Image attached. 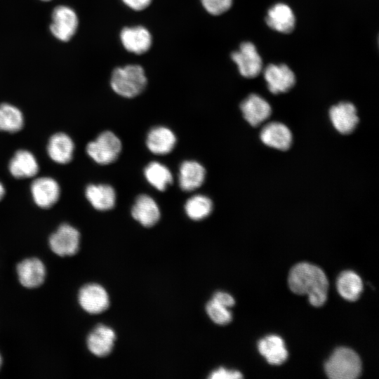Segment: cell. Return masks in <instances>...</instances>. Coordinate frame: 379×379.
<instances>
[{"mask_svg":"<svg viewBox=\"0 0 379 379\" xmlns=\"http://www.w3.org/2000/svg\"><path fill=\"white\" fill-rule=\"evenodd\" d=\"M288 281L293 293L307 295L313 306L320 307L326 302L328 282L319 267L307 262L298 263L291 270Z\"/></svg>","mask_w":379,"mask_h":379,"instance_id":"cell-1","label":"cell"},{"mask_svg":"<svg viewBox=\"0 0 379 379\" xmlns=\"http://www.w3.org/2000/svg\"><path fill=\"white\" fill-rule=\"evenodd\" d=\"M47 243L51 251L60 258L76 255L81 247L80 230L68 221L60 222L48 234Z\"/></svg>","mask_w":379,"mask_h":379,"instance_id":"cell-2","label":"cell"},{"mask_svg":"<svg viewBox=\"0 0 379 379\" xmlns=\"http://www.w3.org/2000/svg\"><path fill=\"white\" fill-rule=\"evenodd\" d=\"M110 84L118 95L133 98L143 91L147 85V78L142 67L129 65L113 71Z\"/></svg>","mask_w":379,"mask_h":379,"instance_id":"cell-3","label":"cell"},{"mask_svg":"<svg viewBox=\"0 0 379 379\" xmlns=\"http://www.w3.org/2000/svg\"><path fill=\"white\" fill-rule=\"evenodd\" d=\"M325 372L332 379H354L361 371L358 354L347 347L336 349L326 361Z\"/></svg>","mask_w":379,"mask_h":379,"instance_id":"cell-4","label":"cell"},{"mask_svg":"<svg viewBox=\"0 0 379 379\" xmlns=\"http://www.w3.org/2000/svg\"><path fill=\"white\" fill-rule=\"evenodd\" d=\"M80 309L91 316H98L109 307L110 299L106 288L97 281H88L81 285L77 295Z\"/></svg>","mask_w":379,"mask_h":379,"instance_id":"cell-5","label":"cell"},{"mask_svg":"<svg viewBox=\"0 0 379 379\" xmlns=\"http://www.w3.org/2000/svg\"><path fill=\"white\" fill-rule=\"evenodd\" d=\"M121 151V140L110 131H102L86 146L87 155L100 165H107L114 162Z\"/></svg>","mask_w":379,"mask_h":379,"instance_id":"cell-6","label":"cell"},{"mask_svg":"<svg viewBox=\"0 0 379 379\" xmlns=\"http://www.w3.org/2000/svg\"><path fill=\"white\" fill-rule=\"evenodd\" d=\"M29 193L36 207L48 211L59 201L61 187L59 182L51 176H36L30 183Z\"/></svg>","mask_w":379,"mask_h":379,"instance_id":"cell-7","label":"cell"},{"mask_svg":"<svg viewBox=\"0 0 379 379\" xmlns=\"http://www.w3.org/2000/svg\"><path fill=\"white\" fill-rule=\"evenodd\" d=\"M15 274L21 286L27 289L40 287L45 281L47 270L44 261L36 256L26 257L15 265Z\"/></svg>","mask_w":379,"mask_h":379,"instance_id":"cell-8","label":"cell"},{"mask_svg":"<svg viewBox=\"0 0 379 379\" xmlns=\"http://www.w3.org/2000/svg\"><path fill=\"white\" fill-rule=\"evenodd\" d=\"M115 340L114 331L109 326L98 322L87 333L85 345L91 355L96 358H104L112 352Z\"/></svg>","mask_w":379,"mask_h":379,"instance_id":"cell-9","label":"cell"},{"mask_svg":"<svg viewBox=\"0 0 379 379\" xmlns=\"http://www.w3.org/2000/svg\"><path fill=\"white\" fill-rule=\"evenodd\" d=\"M78 27V17L75 11L67 6H58L52 13L50 30L53 35L62 41H69Z\"/></svg>","mask_w":379,"mask_h":379,"instance_id":"cell-10","label":"cell"},{"mask_svg":"<svg viewBox=\"0 0 379 379\" xmlns=\"http://www.w3.org/2000/svg\"><path fill=\"white\" fill-rule=\"evenodd\" d=\"M75 144L72 137L64 131L51 134L46 142V152L48 158L58 165L69 164L73 159Z\"/></svg>","mask_w":379,"mask_h":379,"instance_id":"cell-11","label":"cell"},{"mask_svg":"<svg viewBox=\"0 0 379 379\" xmlns=\"http://www.w3.org/2000/svg\"><path fill=\"white\" fill-rule=\"evenodd\" d=\"M239 73L246 78L257 77L262 69V61L255 45L249 41L240 45L238 51L231 54Z\"/></svg>","mask_w":379,"mask_h":379,"instance_id":"cell-12","label":"cell"},{"mask_svg":"<svg viewBox=\"0 0 379 379\" xmlns=\"http://www.w3.org/2000/svg\"><path fill=\"white\" fill-rule=\"evenodd\" d=\"M9 174L15 179H32L39 172V164L34 154L27 149H18L8 163Z\"/></svg>","mask_w":379,"mask_h":379,"instance_id":"cell-13","label":"cell"},{"mask_svg":"<svg viewBox=\"0 0 379 379\" xmlns=\"http://www.w3.org/2000/svg\"><path fill=\"white\" fill-rule=\"evenodd\" d=\"M263 75L269 91L274 94L287 92L295 83L293 72L285 64L268 65Z\"/></svg>","mask_w":379,"mask_h":379,"instance_id":"cell-14","label":"cell"},{"mask_svg":"<svg viewBox=\"0 0 379 379\" xmlns=\"http://www.w3.org/2000/svg\"><path fill=\"white\" fill-rule=\"evenodd\" d=\"M329 117L334 128L342 134L351 133L359 123L357 109L348 102L333 105L330 109Z\"/></svg>","mask_w":379,"mask_h":379,"instance_id":"cell-15","label":"cell"},{"mask_svg":"<svg viewBox=\"0 0 379 379\" xmlns=\"http://www.w3.org/2000/svg\"><path fill=\"white\" fill-rule=\"evenodd\" d=\"M241 110L244 119L252 126H258L271 115L270 104L258 94L249 95L241 103Z\"/></svg>","mask_w":379,"mask_h":379,"instance_id":"cell-16","label":"cell"},{"mask_svg":"<svg viewBox=\"0 0 379 379\" xmlns=\"http://www.w3.org/2000/svg\"><path fill=\"white\" fill-rule=\"evenodd\" d=\"M260 139L267 146L284 151L291 147L293 137L286 125L280 122H271L261 130Z\"/></svg>","mask_w":379,"mask_h":379,"instance_id":"cell-17","label":"cell"},{"mask_svg":"<svg viewBox=\"0 0 379 379\" xmlns=\"http://www.w3.org/2000/svg\"><path fill=\"white\" fill-rule=\"evenodd\" d=\"M84 195L91 206L99 211H109L115 205V190L107 184H89L84 190Z\"/></svg>","mask_w":379,"mask_h":379,"instance_id":"cell-18","label":"cell"},{"mask_svg":"<svg viewBox=\"0 0 379 379\" xmlns=\"http://www.w3.org/2000/svg\"><path fill=\"white\" fill-rule=\"evenodd\" d=\"M133 218L142 225L149 227L160 218V209L155 200L147 194L139 195L131 209Z\"/></svg>","mask_w":379,"mask_h":379,"instance_id":"cell-19","label":"cell"},{"mask_svg":"<svg viewBox=\"0 0 379 379\" xmlns=\"http://www.w3.org/2000/svg\"><path fill=\"white\" fill-rule=\"evenodd\" d=\"M120 38L124 47L135 54L146 52L152 44L150 33L142 26L125 27L121 32Z\"/></svg>","mask_w":379,"mask_h":379,"instance_id":"cell-20","label":"cell"},{"mask_svg":"<svg viewBox=\"0 0 379 379\" xmlns=\"http://www.w3.org/2000/svg\"><path fill=\"white\" fill-rule=\"evenodd\" d=\"M266 22L271 29L288 34L295 27V18L292 9L288 5L277 3L268 10Z\"/></svg>","mask_w":379,"mask_h":379,"instance_id":"cell-21","label":"cell"},{"mask_svg":"<svg viewBox=\"0 0 379 379\" xmlns=\"http://www.w3.org/2000/svg\"><path fill=\"white\" fill-rule=\"evenodd\" d=\"M176 144L173 132L165 126H157L147 133L146 145L154 154L164 155L170 153Z\"/></svg>","mask_w":379,"mask_h":379,"instance_id":"cell-22","label":"cell"},{"mask_svg":"<svg viewBox=\"0 0 379 379\" xmlns=\"http://www.w3.org/2000/svg\"><path fill=\"white\" fill-rule=\"evenodd\" d=\"M205 176L206 170L200 163L185 161L179 168V185L184 191H192L203 184Z\"/></svg>","mask_w":379,"mask_h":379,"instance_id":"cell-23","label":"cell"},{"mask_svg":"<svg viewBox=\"0 0 379 379\" xmlns=\"http://www.w3.org/2000/svg\"><path fill=\"white\" fill-rule=\"evenodd\" d=\"M258 347L260 353L272 365H279L288 357L284 340L276 335H270L260 340Z\"/></svg>","mask_w":379,"mask_h":379,"instance_id":"cell-24","label":"cell"},{"mask_svg":"<svg viewBox=\"0 0 379 379\" xmlns=\"http://www.w3.org/2000/svg\"><path fill=\"white\" fill-rule=\"evenodd\" d=\"M25 124L22 110L9 102L0 103V131L14 134L21 131Z\"/></svg>","mask_w":379,"mask_h":379,"instance_id":"cell-25","label":"cell"},{"mask_svg":"<svg viewBox=\"0 0 379 379\" xmlns=\"http://www.w3.org/2000/svg\"><path fill=\"white\" fill-rule=\"evenodd\" d=\"M336 286L339 294L349 301L357 300L363 290L360 277L352 271L343 272L338 277Z\"/></svg>","mask_w":379,"mask_h":379,"instance_id":"cell-26","label":"cell"},{"mask_svg":"<svg viewBox=\"0 0 379 379\" xmlns=\"http://www.w3.org/2000/svg\"><path fill=\"white\" fill-rule=\"evenodd\" d=\"M144 175L147 182L159 191H164L173 182L171 171L158 161H152L145 168Z\"/></svg>","mask_w":379,"mask_h":379,"instance_id":"cell-27","label":"cell"},{"mask_svg":"<svg viewBox=\"0 0 379 379\" xmlns=\"http://www.w3.org/2000/svg\"><path fill=\"white\" fill-rule=\"evenodd\" d=\"M212 210V201L203 194L191 197L185 204L187 215L193 220H201L206 218L211 214Z\"/></svg>","mask_w":379,"mask_h":379,"instance_id":"cell-28","label":"cell"},{"mask_svg":"<svg viewBox=\"0 0 379 379\" xmlns=\"http://www.w3.org/2000/svg\"><path fill=\"white\" fill-rule=\"evenodd\" d=\"M206 310L210 319L217 324H227L232 319V314L229 308L213 300L207 303Z\"/></svg>","mask_w":379,"mask_h":379,"instance_id":"cell-29","label":"cell"},{"mask_svg":"<svg viewBox=\"0 0 379 379\" xmlns=\"http://www.w3.org/2000/svg\"><path fill=\"white\" fill-rule=\"evenodd\" d=\"M201 4L210 14L218 15L231 7L232 0H201Z\"/></svg>","mask_w":379,"mask_h":379,"instance_id":"cell-30","label":"cell"},{"mask_svg":"<svg viewBox=\"0 0 379 379\" xmlns=\"http://www.w3.org/2000/svg\"><path fill=\"white\" fill-rule=\"evenodd\" d=\"M242 377L241 373L237 371L227 370L221 367L213 371L208 378L210 379H236Z\"/></svg>","mask_w":379,"mask_h":379,"instance_id":"cell-31","label":"cell"},{"mask_svg":"<svg viewBox=\"0 0 379 379\" xmlns=\"http://www.w3.org/2000/svg\"><path fill=\"white\" fill-rule=\"evenodd\" d=\"M212 300L228 308L232 307L235 302L230 294L222 291L215 293Z\"/></svg>","mask_w":379,"mask_h":379,"instance_id":"cell-32","label":"cell"},{"mask_svg":"<svg viewBox=\"0 0 379 379\" xmlns=\"http://www.w3.org/2000/svg\"><path fill=\"white\" fill-rule=\"evenodd\" d=\"M131 9L141 11L147 8L152 0H122Z\"/></svg>","mask_w":379,"mask_h":379,"instance_id":"cell-33","label":"cell"},{"mask_svg":"<svg viewBox=\"0 0 379 379\" xmlns=\"http://www.w3.org/2000/svg\"><path fill=\"white\" fill-rule=\"evenodd\" d=\"M6 194V189L4 183L0 181V201H1Z\"/></svg>","mask_w":379,"mask_h":379,"instance_id":"cell-34","label":"cell"},{"mask_svg":"<svg viewBox=\"0 0 379 379\" xmlns=\"http://www.w3.org/2000/svg\"><path fill=\"white\" fill-rule=\"evenodd\" d=\"M2 364H3V358H2L1 354L0 352V369L1 368Z\"/></svg>","mask_w":379,"mask_h":379,"instance_id":"cell-35","label":"cell"},{"mask_svg":"<svg viewBox=\"0 0 379 379\" xmlns=\"http://www.w3.org/2000/svg\"><path fill=\"white\" fill-rule=\"evenodd\" d=\"M42 1H50V0H42Z\"/></svg>","mask_w":379,"mask_h":379,"instance_id":"cell-36","label":"cell"}]
</instances>
